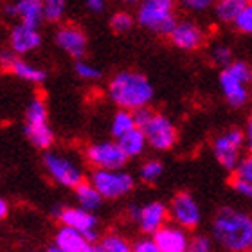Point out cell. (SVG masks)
I'll use <instances>...</instances> for the list:
<instances>
[{"label":"cell","instance_id":"cell-17","mask_svg":"<svg viewBox=\"0 0 252 252\" xmlns=\"http://www.w3.org/2000/svg\"><path fill=\"white\" fill-rule=\"evenodd\" d=\"M42 45V34L36 27H29L26 24H16L9 32V49L18 56L29 54Z\"/></svg>","mask_w":252,"mask_h":252},{"label":"cell","instance_id":"cell-8","mask_svg":"<svg viewBox=\"0 0 252 252\" xmlns=\"http://www.w3.org/2000/svg\"><path fill=\"white\" fill-rule=\"evenodd\" d=\"M211 150H213L216 162L220 164L225 171L232 173L236 164L240 162V158L243 157L242 152L245 150L243 128L231 126V128L223 130L221 133H218L211 142Z\"/></svg>","mask_w":252,"mask_h":252},{"label":"cell","instance_id":"cell-24","mask_svg":"<svg viewBox=\"0 0 252 252\" xmlns=\"http://www.w3.org/2000/svg\"><path fill=\"white\" fill-rule=\"evenodd\" d=\"M97 245L101 252H131L130 240L119 232H106L105 236H99Z\"/></svg>","mask_w":252,"mask_h":252},{"label":"cell","instance_id":"cell-32","mask_svg":"<svg viewBox=\"0 0 252 252\" xmlns=\"http://www.w3.org/2000/svg\"><path fill=\"white\" fill-rule=\"evenodd\" d=\"M232 26L238 32L252 36V0L240 11V15L236 16V20L232 22Z\"/></svg>","mask_w":252,"mask_h":252},{"label":"cell","instance_id":"cell-11","mask_svg":"<svg viewBox=\"0 0 252 252\" xmlns=\"http://www.w3.org/2000/svg\"><path fill=\"white\" fill-rule=\"evenodd\" d=\"M168 213L171 223L182 227L188 232L196 231L202 223L200 204L189 191H180V193L175 194L168 205Z\"/></svg>","mask_w":252,"mask_h":252},{"label":"cell","instance_id":"cell-19","mask_svg":"<svg viewBox=\"0 0 252 252\" xmlns=\"http://www.w3.org/2000/svg\"><path fill=\"white\" fill-rule=\"evenodd\" d=\"M54 243L63 252H95V243L89 242L81 232L65 225H60V229L56 231Z\"/></svg>","mask_w":252,"mask_h":252},{"label":"cell","instance_id":"cell-34","mask_svg":"<svg viewBox=\"0 0 252 252\" xmlns=\"http://www.w3.org/2000/svg\"><path fill=\"white\" fill-rule=\"evenodd\" d=\"M231 188L238 196H242L243 200H247V202L252 204V182H245V180H240V179H234V177H232Z\"/></svg>","mask_w":252,"mask_h":252},{"label":"cell","instance_id":"cell-39","mask_svg":"<svg viewBox=\"0 0 252 252\" xmlns=\"http://www.w3.org/2000/svg\"><path fill=\"white\" fill-rule=\"evenodd\" d=\"M85 5H87V9L90 13H103L105 11V0H85Z\"/></svg>","mask_w":252,"mask_h":252},{"label":"cell","instance_id":"cell-22","mask_svg":"<svg viewBox=\"0 0 252 252\" xmlns=\"http://www.w3.org/2000/svg\"><path fill=\"white\" fill-rule=\"evenodd\" d=\"M72 191H74V198H76V205L90 211V213L99 211L103 202H105L103 196L97 193V189L90 184L89 180H83V182L79 186H76Z\"/></svg>","mask_w":252,"mask_h":252},{"label":"cell","instance_id":"cell-45","mask_svg":"<svg viewBox=\"0 0 252 252\" xmlns=\"http://www.w3.org/2000/svg\"><path fill=\"white\" fill-rule=\"evenodd\" d=\"M29 252H43V251H40V249H32V251H29Z\"/></svg>","mask_w":252,"mask_h":252},{"label":"cell","instance_id":"cell-16","mask_svg":"<svg viewBox=\"0 0 252 252\" xmlns=\"http://www.w3.org/2000/svg\"><path fill=\"white\" fill-rule=\"evenodd\" d=\"M5 15L18 18L20 24L36 27V29H40V26L45 22L42 0H16L13 4L5 5Z\"/></svg>","mask_w":252,"mask_h":252},{"label":"cell","instance_id":"cell-18","mask_svg":"<svg viewBox=\"0 0 252 252\" xmlns=\"http://www.w3.org/2000/svg\"><path fill=\"white\" fill-rule=\"evenodd\" d=\"M189 236L191 234L184 231L182 227L175 225V223H166L152 238L153 242L157 243V247L160 249V252H186Z\"/></svg>","mask_w":252,"mask_h":252},{"label":"cell","instance_id":"cell-28","mask_svg":"<svg viewBox=\"0 0 252 252\" xmlns=\"http://www.w3.org/2000/svg\"><path fill=\"white\" fill-rule=\"evenodd\" d=\"M74 72H76V76L79 79H83V81H97L103 76L101 68H97L90 62H85L83 58L76 60V63H74Z\"/></svg>","mask_w":252,"mask_h":252},{"label":"cell","instance_id":"cell-31","mask_svg":"<svg viewBox=\"0 0 252 252\" xmlns=\"http://www.w3.org/2000/svg\"><path fill=\"white\" fill-rule=\"evenodd\" d=\"M234 60V54H232V49L225 43H216L215 47L211 49V62L215 63L216 67H227L229 63Z\"/></svg>","mask_w":252,"mask_h":252},{"label":"cell","instance_id":"cell-33","mask_svg":"<svg viewBox=\"0 0 252 252\" xmlns=\"http://www.w3.org/2000/svg\"><path fill=\"white\" fill-rule=\"evenodd\" d=\"M232 177L245 182H252V155H245L240 158V162L236 164V168L232 171Z\"/></svg>","mask_w":252,"mask_h":252},{"label":"cell","instance_id":"cell-5","mask_svg":"<svg viewBox=\"0 0 252 252\" xmlns=\"http://www.w3.org/2000/svg\"><path fill=\"white\" fill-rule=\"evenodd\" d=\"M24 133L27 141L36 150H51L54 144V131L49 123L47 103L43 97L34 95L29 105L26 106V123H24Z\"/></svg>","mask_w":252,"mask_h":252},{"label":"cell","instance_id":"cell-4","mask_svg":"<svg viewBox=\"0 0 252 252\" xmlns=\"http://www.w3.org/2000/svg\"><path fill=\"white\" fill-rule=\"evenodd\" d=\"M177 2L175 0H141L137 4L135 24L158 36H166L177 24Z\"/></svg>","mask_w":252,"mask_h":252},{"label":"cell","instance_id":"cell-36","mask_svg":"<svg viewBox=\"0 0 252 252\" xmlns=\"http://www.w3.org/2000/svg\"><path fill=\"white\" fill-rule=\"evenodd\" d=\"M131 252H160V249L152 236H142L135 243H131Z\"/></svg>","mask_w":252,"mask_h":252},{"label":"cell","instance_id":"cell-20","mask_svg":"<svg viewBox=\"0 0 252 252\" xmlns=\"http://www.w3.org/2000/svg\"><path fill=\"white\" fill-rule=\"evenodd\" d=\"M5 72H11L13 76L22 79V81H27V83L32 85H40L47 79V72L43 68L32 65V63H29L22 56H15L13 62L9 63V67L5 68Z\"/></svg>","mask_w":252,"mask_h":252},{"label":"cell","instance_id":"cell-7","mask_svg":"<svg viewBox=\"0 0 252 252\" xmlns=\"http://www.w3.org/2000/svg\"><path fill=\"white\" fill-rule=\"evenodd\" d=\"M89 182L97 189L103 200L125 198L135 189L133 175L125 169H94L89 177Z\"/></svg>","mask_w":252,"mask_h":252},{"label":"cell","instance_id":"cell-26","mask_svg":"<svg viewBox=\"0 0 252 252\" xmlns=\"http://www.w3.org/2000/svg\"><path fill=\"white\" fill-rule=\"evenodd\" d=\"M164 173V164L158 158H148L139 168V179L144 184H155Z\"/></svg>","mask_w":252,"mask_h":252},{"label":"cell","instance_id":"cell-14","mask_svg":"<svg viewBox=\"0 0 252 252\" xmlns=\"http://www.w3.org/2000/svg\"><path fill=\"white\" fill-rule=\"evenodd\" d=\"M54 42L63 53L74 60H81L89 49V38L76 24H63L54 32Z\"/></svg>","mask_w":252,"mask_h":252},{"label":"cell","instance_id":"cell-37","mask_svg":"<svg viewBox=\"0 0 252 252\" xmlns=\"http://www.w3.org/2000/svg\"><path fill=\"white\" fill-rule=\"evenodd\" d=\"M131 114H133V121H135L137 128H142V126L150 121V117L153 116V110H152V106H142V108L133 110Z\"/></svg>","mask_w":252,"mask_h":252},{"label":"cell","instance_id":"cell-41","mask_svg":"<svg viewBox=\"0 0 252 252\" xmlns=\"http://www.w3.org/2000/svg\"><path fill=\"white\" fill-rule=\"evenodd\" d=\"M7 215H9V204L4 196H0V220H5Z\"/></svg>","mask_w":252,"mask_h":252},{"label":"cell","instance_id":"cell-15","mask_svg":"<svg viewBox=\"0 0 252 252\" xmlns=\"http://www.w3.org/2000/svg\"><path fill=\"white\" fill-rule=\"evenodd\" d=\"M168 221H169L168 205L164 204V202L153 200V202H148V204L141 205L135 225L139 227V231H141L144 236H153V234H155L160 227L166 225Z\"/></svg>","mask_w":252,"mask_h":252},{"label":"cell","instance_id":"cell-13","mask_svg":"<svg viewBox=\"0 0 252 252\" xmlns=\"http://www.w3.org/2000/svg\"><path fill=\"white\" fill-rule=\"evenodd\" d=\"M168 38L173 47L186 51V53L198 51L207 42V34H205L204 27L193 20H177Z\"/></svg>","mask_w":252,"mask_h":252},{"label":"cell","instance_id":"cell-38","mask_svg":"<svg viewBox=\"0 0 252 252\" xmlns=\"http://www.w3.org/2000/svg\"><path fill=\"white\" fill-rule=\"evenodd\" d=\"M243 137H245V150L249 155H252V112L245 123V128H243Z\"/></svg>","mask_w":252,"mask_h":252},{"label":"cell","instance_id":"cell-42","mask_svg":"<svg viewBox=\"0 0 252 252\" xmlns=\"http://www.w3.org/2000/svg\"><path fill=\"white\" fill-rule=\"evenodd\" d=\"M43 252H63L62 249L58 247V245H56V243H51V245H47V247L43 249Z\"/></svg>","mask_w":252,"mask_h":252},{"label":"cell","instance_id":"cell-6","mask_svg":"<svg viewBox=\"0 0 252 252\" xmlns=\"http://www.w3.org/2000/svg\"><path fill=\"white\" fill-rule=\"evenodd\" d=\"M43 169L54 184L65 189H74L85 180V171L78 160L68 157L67 153L56 150H45L42 157Z\"/></svg>","mask_w":252,"mask_h":252},{"label":"cell","instance_id":"cell-10","mask_svg":"<svg viewBox=\"0 0 252 252\" xmlns=\"http://www.w3.org/2000/svg\"><path fill=\"white\" fill-rule=\"evenodd\" d=\"M146 137L148 146L155 152H169L179 142V131L175 123L164 114L153 112L150 121L141 128Z\"/></svg>","mask_w":252,"mask_h":252},{"label":"cell","instance_id":"cell-44","mask_svg":"<svg viewBox=\"0 0 252 252\" xmlns=\"http://www.w3.org/2000/svg\"><path fill=\"white\" fill-rule=\"evenodd\" d=\"M249 103L252 105V87H251V94H249Z\"/></svg>","mask_w":252,"mask_h":252},{"label":"cell","instance_id":"cell-12","mask_svg":"<svg viewBox=\"0 0 252 252\" xmlns=\"http://www.w3.org/2000/svg\"><path fill=\"white\" fill-rule=\"evenodd\" d=\"M83 155L94 169H125L128 164V157L123 153L116 139L92 142L85 148Z\"/></svg>","mask_w":252,"mask_h":252},{"label":"cell","instance_id":"cell-29","mask_svg":"<svg viewBox=\"0 0 252 252\" xmlns=\"http://www.w3.org/2000/svg\"><path fill=\"white\" fill-rule=\"evenodd\" d=\"M43 13H45V20L51 24H56L65 15V0H42Z\"/></svg>","mask_w":252,"mask_h":252},{"label":"cell","instance_id":"cell-23","mask_svg":"<svg viewBox=\"0 0 252 252\" xmlns=\"http://www.w3.org/2000/svg\"><path fill=\"white\" fill-rule=\"evenodd\" d=\"M251 0H215V16L221 24H232Z\"/></svg>","mask_w":252,"mask_h":252},{"label":"cell","instance_id":"cell-27","mask_svg":"<svg viewBox=\"0 0 252 252\" xmlns=\"http://www.w3.org/2000/svg\"><path fill=\"white\" fill-rule=\"evenodd\" d=\"M135 26V16L128 11H117L110 18V29L116 34H126Z\"/></svg>","mask_w":252,"mask_h":252},{"label":"cell","instance_id":"cell-2","mask_svg":"<svg viewBox=\"0 0 252 252\" xmlns=\"http://www.w3.org/2000/svg\"><path fill=\"white\" fill-rule=\"evenodd\" d=\"M108 99L123 110H137L152 105L155 97V89L152 81L137 70H121L114 74L106 85Z\"/></svg>","mask_w":252,"mask_h":252},{"label":"cell","instance_id":"cell-43","mask_svg":"<svg viewBox=\"0 0 252 252\" xmlns=\"http://www.w3.org/2000/svg\"><path fill=\"white\" fill-rule=\"evenodd\" d=\"M121 4H125V5H137L141 0H119Z\"/></svg>","mask_w":252,"mask_h":252},{"label":"cell","instance_id":"cell-30","mask_svg":"<svg viewBox=\"0 0 252 252\" xmlns=\"http://www.w3.org/2000/svg\"><path fill=\"white\" fill-rule=\"evenodd\" d=\"M213 249H215V243L211 236L202 234V232H194L189 236L186 252H213Z\"/></svg>","mask_w":252,"mask_h":252},{"label":"cell","instance_id":"cell-21","mask_svg":"<svg viewBox=\"0 0 252 252\" xmlns=\"http://www.w3.org/2000/svg\"><path fill=\"white\" fill-rule=\"evenodd\" d=\"M116 141H117V144H119V148L123 150V153L128 157V160L139 158L141 155H144V152H146V148H148L146 137H144L141 128H137V126L131 128L130 131H126L125 135H121L119 139H116Z\"/></svg>","mask_w":252,"mask_h":252},{"label":"cell","instance_id":"cell-9","mask_svg":"<svg viewBox=\"0 0 252 252\" xmlns=\"http://www.w3.org/2000/svg\"><path fill=\"white\" fill-rule=\"evenodd\" d=\"M53 216L60 221V225L81 232L89 242L95 243L99 240V220L95 213H90L79 205H56L53 209Z\"/></svg>","mask_w":252,"mask_h":252},{"label":"cell","instance_id":"cell-25","mask_svg":"<svg viewBox=\"0 0 252 252\" xmlns=\"http://www.w3.org/2000/svg\"><path fill=\"white\" fill-rule=\"evenodd\" d=\"M131 128H135V121H133V114L130 110H123L117 108V112L112 117L110 123V133L114 139H119L121 135H125L126 131H130Z\"/></svg>","mask_w":252,"mask_h":252},{"label":"cell","instance_id":"cell-3","mask_svg":"<svg viewBox=\"0 0 252 252\" xmlns=\"http://www.w3.org/2000/svg\"><path fill=\"white\" fill-rule=\"evenodd\" d=\"M221 95L231 108H243L249 105L252 87V65L243 60H232L218 76Z\"/></svg>","mask_w":252,"mask_h":252},{"label":"cell","instance_id":"cell-1","mask_svg":"<svg viewBox=\"0 0 252 252\" xmlns=\"http://www.w3.org/2000/svg\"><path fill=\"white\" fill-rule=\"evenodd\" d=\"M211 240L221 252H252V213L221 205L211 220Z\"/></svg>","mask_w":252,"mask_h":252},{"label":"cell","instance_id":"cell-35","mask_svg":"<svg viewBox=\"0 0 252 252\" xmlns=\"http://www.w3.org/2000/svg\"><path fill=\"white\" fill-rule=\"evenodd\" d=\"M182 7L191 13H205L207 9L213 7L215 0H180Z\"/></svg>","mask_w":252,"mask_h":252},{"label":"cell","instance_id":"cell-40","mask_svg":"<svg viewBox=\"0 0 252 252\" xmlns=\"http://www.w3.org/2000/svg\"><path fill=\"white\" fill-rule=\"evenodd\" d=\"M139 209H141V205H139V204H130L125 209L126 218H128V220H130L131 223H135V221H137V216H139Z\"/></svg>","mask_w":252,"mask_h":252}]
</instances>
